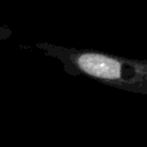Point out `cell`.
<instances>
[{
	"instance_id": "cell-1",
	"label": "cell",
	"mask_w": 147,
	"mask_h": 147,
	"mask_svg": "<svg viewBox=\"0 0 147 147\" xmlns=\"http://www.w3.org/2000/svg\"><path fill=\"white\" fill-rule=\"evenodd\" d=\"M35 48L44 56L57 59L72 76L89 79L132 94H147V61L123 57L89 48H71L48 41H36Z\"/></svg>"
}]
</instances>
